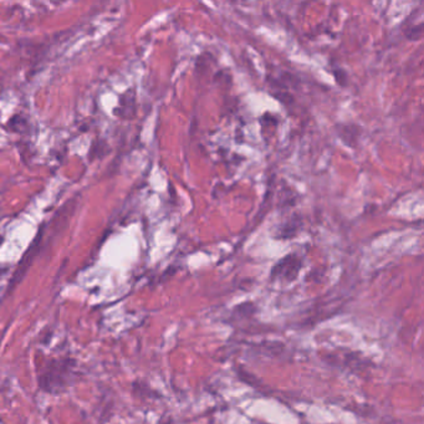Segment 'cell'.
<instances>
[{
	"label": "cell",
	"instance_id": "1",
	"mask_svg": "<svg viewBox=\"0 0 424 424\" xmlns=\"http://www.w3.org/2000/svg\"><path fill=\"white\" fill-rule=\"evenodd\" d=\"M338 134H340L341 138H342V141L345 142L346 144L354 147V146H356L357 138H358V134H361V131H359V128L357 127V126L345 125L342 126L341 130H338Z\"/></svg>",
	"mask_w": 424,
	"mask_h": 424
}]
</instances>
